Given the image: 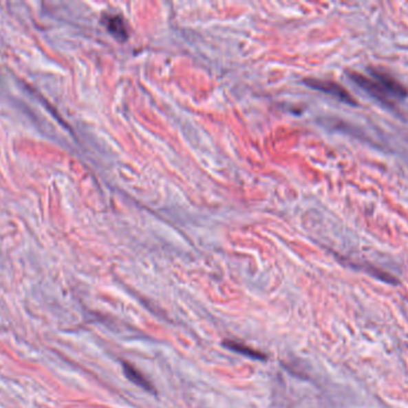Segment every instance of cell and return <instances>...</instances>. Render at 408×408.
Segmentation results:
<instances>
[{
	"label": "cell",
	"mask_w": 408,
	"mask_h": 408,
	"mask_svg": "<svg viewBox=\"0 0 408 408\" xmlns=\"http://www.w3.org/2000/svg\"><path fill=\"white\" fill-rule=\"evenodd\" d=\"M224 346L232 349V351L239 352V354H244V356H248V357H252V358L261 359V360H264L265 359L264 354H260V352H258L256 349H251V347H247V346L240 344V343H237V341H226Z\"/></svg>",
	"instance_id": "277c9868"
},
{
	"label": "cell",
	"mask_w": 408,
	"mask_h": 408,
	"mask_svg": "<svg viewBox=\"0 0 408 408\" xmlns=\"http://www.w3.org/2000/svg\"><path fill=\"white\" fill-rule=\"evenodd\" d=\"M125 374H126L127 377L129 378L130 381L134 382L135 385L142 387V388L146 390H153L152 385L146 380V377L142 376V375L140 374L139 370H136V369H135L134 367H131L130 364H125Z\"/></svg>",
	"instance_id": "5b68a950"
},
{
	"label": "cell",
	"mask_w": 408,
	"mask_h": 408,
	"mask_svg": "<svg viewBox=\"0 0 408 408\" xmlns=\"http://www.w3.org/2000/svg\"><path fill=\"white\" fill-rule=\"evenodd\" d=\"M105 24L108 28L109 32H111L114 37H117L118 40L125 41L128 37V32H127L126 24L123 22V19L117 14H109L105 19Z\"/></svg>",
	"instance_id": "3957f363"
},
{
	"label": "cell",
	"mask_w": 408,
	"mask_h": 408,
	"mask_svg": "<svg viewBox=\"0 0 408 408\" xmlns=\"http://www.w3.org/2000/svg\"><path fill=\"white\" fill-rule=\"evenodd\" d=\"M369 76L349 72L351 81L367 91L369 95L383 105H394V100H405L408 97V89L390 73L382 68H368Z\"/></svg>",
	"instance_id": "6da1fadb"
},
{
	"label": "cell",
	"mask_w": 408,
	"mask_h": 408,
	"mask_svg": "<svg viewBox=\"0 0 408 408\" xmlns=\"http://www.w3.org/2000/svg\"><path fill=\"white\" fill-rule=\"evenodd\" d=\"M305 83L307 85L310 86L312 89L326 92L328 95L336 97V100L341 101L343 103H346V105H357V102H356L354 97L343 86L336 84V83L331 82V81L313 79V78L305 79Z\"/></svg>",
	"instance_id": "7a4b0ae2"
}]
</instances>
